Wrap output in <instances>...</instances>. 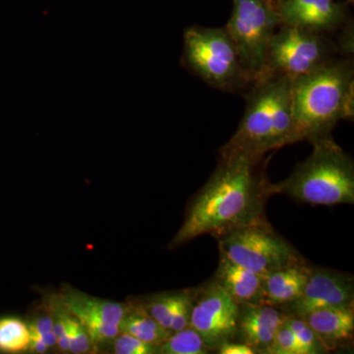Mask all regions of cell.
Returning <instances> with one entry per match:
<instances>
[{
    "mask_svg": "<svg viewBox=\"0 0 354 354\" xmlns=\"http://www.w3.org/2000/svg\"><path fill=\"white\" fill-rule=\"evenodd\" d=\"M179 291L155 295L144 301H137L149 316L157 321L165 329L171 330V315L176 307Z\"/></svg>",
    "mask_w": 354,
    "mask_h": 354,
    "instance_id": "cell-20",
    "label": "cell"
},
{
    "mask_svg": "<svg viewBox=\"0 0 354 354\" xmlns=\"http://www.w3.org/2000/svg\"><path fill=\"white\" fill-rule=\"evenodd\" d=\"M242 155L221 156L218 167L198 192L169 247L177 248L197 237L218 239L234 228L264 218L269 181L260 165Z\"/></svg>",
    "mask_w": 354,
    "mask_h": 354,
    "instance_id": "cell-1",
    "label": "cell"
},
{
    "mask_svg": "<svg viewBox=\"0 0 354 354\" xmlns=\"http://www.w3.org/2000/svg\"><path fill=\"white\" fill-rule=\"evenodd\" d=\"M29 326L17 318L0 319V351L18 353L29 348Z\"/></svg>",
    "mask_w": 354,
    "mask_h": 354,
    "instance_id": "cell-19",
    "label": "cell"
},
{
    "mask_svg": "<svg viewBox=\"0 0 354 354\" xmlns=\"http://www.w3.org/2000/svg\"><path fill=\"white\" fill-rule=\"evenodd\" d=\"M292 81L263 76L252 84L236 131L220 149V156L242 155L264 160L268 153L292 144Z\"/></svg>",
    "mask_w": 354,
    "mask_h": 354,
    "instance_id": "cell-2",
    "label": "cell"
},
{
    "mask_svg": "<svg viewBox=\"0 0 354 354\" xmlns=\"http://www.w3.org/2000/svg\"><path fill=\"white\" fill-rule=\"evenodd\" d=\"M193 290L179 291L176 307L172 311L171 330L177 332L189 327L192 310Z\"/></svg>",
    "mask_w": 354,
    "mask_h": 354,
    "instance_id": "cell-23",
    "label": "cell"
},
{
    "mask_svg": "<svg viewBox=\"0 0 354 354\" xmlns=\"http://www.w3.org/2000/svg\"><path fill=\"white\" fill-rule=\"evenodd\" d=\"M313 267L300 260L263 277V297L261 304L281 308L297 299L302 291Z\"/></svg>",
    "mask_w": 354,
    "mask_h": 354,
    "instance_id": "cell-15",
    "label": "cell"
},
{
    "mask_svg": "<svg viewBox=\"0 0 354 354\" xmlns=\"http://www.w3.org/2000/svg\"><path fill=\"white\" fill-rule=\"evenodd\" d=\"M237 320L239 305L214 279L193 290L189 327L199 333L209 351L235 339Z\"/></svg>",
    "mask_w": 354,
    "mask_h": 354,
    "instance_id": "cell-9",
    "label": "cell"
},
{
    "mask_svg": "<svg viewBox=\"0 0 354 354\" xmlns=\"http://www.w3.org/2000/svg\"><path fill=\"white\" fill-rule=\"evenodd\" d=\"M286 314L265 304L239 305L235 341L250 346L255 353L267 354L274 335L283 325Z\"/></svg>",
    "mask_w": 354,
    "mask_h": 354,
    "instance_id": "cell-13",
    "label": "cell"
},
{
    "mask_svg": "<svg viewBox=\"0 0 354 354\" xmlns=\"http://www.w3.org/2000/svg\"><path fill=\"white\" fill-rule=\"evenodd\" d=\"M270 1L272 2V3H274V6H276V4L278 3L279 0H270Z\"/></svg>",
    "mask_w": 354,
    "mask_h": 354,
    "instance_id": "cell-30",
    "label": "cell"
},
{
    "mask_svg": "<svg viewBox=\"0 0 354 354\" xmlns=\"http://www.w3.org/2000/svg\"><path fill=\"white\" fill-rule=\"evenodd\" d=\"M292 99V144L330 135L339 121L353 118V62L332 59L293 81Z\"/></svg>",
    "mask_w": 354,
    "mask_h": 354,
    "instance_id": "cell-3",
    "label": "cell"
},
{
    "mask_svg": "<svg viewBox=\"0 0 354 354\" xmlns=\"http://www.w3.org/2000/svg\"><path fill=\"white\" fill-rule=\"evenodd\" d=\"M348 4L344 0H279L276 8L279 24L326 35L346 24Z\"/></svg>",
    "mask_w": 354,
    "mask_h": 354,
    "instance_id": "cell-12",
    "label": "cell"
},
{
    "mask_svg": "<svg viewBox=\"0 0 354 354\" xmlns=\"http://www.w3.org/2000/svg\"><path fill=\"white\" fill-rule=\"evenodd\" d=\"M304 319L327 351L348 348L353 341V302L316 310Z\"/></svg>",
    "mask_w": 354,
    "mask_h": 354,
    "instance_id": "cell-14",
    "label": "cell"
},
{
    "mask_svg": "<svg viewBox=\"0 0 354 354\" xmlns=\"http://www.w3.org/2000/svg\"><path fill=\"white\" fill-rule=\"evenodd\" d=\"M267 354H304V349L286 324V319L274 335Z\"/></svg>",
    "mask_w": 354,
    "mask_h": 354,
    "instance_id": "cell-22",
    "label": "cell"
},
{
    "mask_svg": "<svg viewBox=\"0 0 354 354\" xmlns=\"http://www.w3.org/2000/svg\"><path fill=\"white\" fill-rule=\"evenodd\" d=\"M311 143L312 153L288 178L269 184L270 195L286 194L301 203L324 206L353 204V158L330 134Z\"/></svg>",
    "mask_w": 354,
    "mask_h": 354,
    "instance_id": "cell-4",
    "label": "cell"
},
{
    "mask_svg": "<svg viewBox=\"0 0 354 354\" xmlns=\"http://www.w3.org/2000/svg\"><path fill=\"white\" fill-rule=\"evenodd\" d=\"M65 335L69 339V351L73 353H95V342L90 337L87 330L81 325L77 324L76 327L69 328Z\"/></svg>",
    "mask_w": 354,
    "mask_h": 354,
    "instance_id": "cell-25",
    "label": "cell"
},
{
    "mask_svg": "<svg viewBox=\"0 0 354 354\" xmlns=\"http://www.w3.org/2000/svg\"><path fill=\"white\" fill-rule=\"evenodd\" d=\"M214 281L234 299L237 305L261 304L263 297V277L234 264L220 255Z\"/></svg>",
    "mask_w": 354,
    "mask_h": 354,
    "instance_id": "cell-16",
    "label": "cell"
},
{
    "mask_svg": "<svg viewBox=\"0 0 354 354\" xmlns=\"http://www.w3.org/2000/svg\"><path fill=\"white\" fill-rule=\"evenodd\" d=\"M216 351L221 354H255V351L250 346L235 339L225 342Z\"/></svg>",
    "mask_w": 354,
    "mask_h": 354,
    "instance_id": "cell-26",
    "label": "cell"
},
{
    "mask_svg": "<svg viewBox=\"0 0 354 354\" xmlns=\"http://www.w3.org/2000/svg\"><path fill=\"white\" fill-rule=\"evenodd\" d=\"M120 330V333H127L156 346H160L172 333L153 320L136 302L127 306Z\"/></svg>",
    "mask_w": 354,
    "mask_h": 354,
    "instance_id": "cell-17",
    "label": "cell"
},
{
    "mask_svg": "<svg viewBox=\"0 0 354 354\" xmlns=\"http://www.w3.org/2000/svg\"><path fill=\"white\" fill-rule=\"evenodd\" d=\"M279 25L276 6L270 0H232L225 28L252 83L264 76L268 48Z\"/></svg>",
    "mask_w": 354,
    "mask_h": 354,
    "instance_id": "cell-7",
    "label": "cell"
},
{
    "mask_svg": "<svg viewBox=\"0 0 354 354\" xmlns=\"http://www.w3.org/2000/svg\"><path fill=\"white\" fill-rule=\"evenodd\" d=\"M209 351L199 333L191 327L172 332L158 346V353L162 354H206Z\"/></svg>",
    "mask_w": 354,
    "mask_h": 354,
    "instance_id": "cell-18",
    "label": "cell"
},
{
    "mask_svg": "<svg viewBox=\"0 0 354 354\" xmlns=\"http://www.w3.org/2000/svg\"><path fill=\"white\" fill-rule=\"evenodd\" d=\"M57 344L62 351H69V339L66 335L64 334L58 337Z\"/></svg>",
    "mask_w": 354,
    "mask_h": 354,
    "instance_id": "cell-29",
    "label": "cell"
},
{
    "mask_svg": "<svg viewBox=\"0 0 354 354\" xmlns=\"http://www.w3.org/2000/svg\"><path fill=\"white\" fill-rule=\"evenodd\" d=\"M114 342V353L116 354H153L158 353V346L147 344L141 339L127 334L120 333L115 337Z\"/></svg>",
    "mask_w": 354,
    "mask_h": 354,
    "instance_id": "cell-24",
    "label": "cell"
},
{
    "mask_svg": "<svg viewBox=\"0 0 354 354\" xmlns=\"http://www.w3.org/2000/svg\"><path fill=\"white\" fill-rule=\"evenodd\" d=\"M286 322L292 330L298 342L304 349V354H321L328 353L323 348L316 335L309 327L308 324L300 317L286 315Z\"/></svg>",
    "mask_w": 354,
    "mask_h": 354,
    "instance_id": "cell-21",
    "label": "cell"
},
{
    "mask_svg": "<svg viewBox=\"0 0 354 354\" xmlns=\"http://www.w3.org/2000/svg\"><path fill=\"white\" fill-rule=\"evenodd\" d=\"M346 1H348V4H353L354 2V0H346Z\"/></svg>",
    "mask_w": 354,
    "mask_h": 354,
    "instance_id": "cell-31",
    "label": "cell"
},
{
    "mask_svg": "<svg viewBox=\"0 0 354 354\" xmlns=\"http://www.w3.org/2000/svg\"><path fill=\"white\" fill-rule=\"evenodd\" d=\"M30 337H31V339H30L28 351H32L37 353H44L48 351V346L41 339L31 334H30Z\"/></svg>",
    "mask_w": 354,
    "mask_h": 354,
    "instance_id": "cell-28",
    "label": "cell"
},
{
    "mask_svg": "<svg viewBox=\"0 0 354 354\" xmlns=\"http://www.w3.org/2000/svg\"><path fill=\"white\" fill-rule=\"evenodd\" d=\"M344 1H346V0H344ZM346 2H348V1H346Z\"/></svg>",
    "mask_w": 354,
    "mask_h": 354,
    "instance_id": "cell-32",
    "label": "cell"
},
{
    "mask_svg": "<svg viewBox=\"0 0 354 354\" xmlns=\"http://www.w3.org/2000/svg\"><path fill=\"white\" fill-rule=\"evenodd\" d=\"M220 255L260 276L304 258L261 218L218 237Z\"/></svg>",
    "mask_w": 354,
    "mask_h": 354,
    "instance_id": "cell-6",
    "label": "cell"
},
{
    "mask_svg": "<svg viewBox=\"0 0 354 354\" xmlns=\"http://www.w3.org/2000/svg\"><path fill=\"white\" fill-rule=\"evenodd\" d=\"M53 318L50 315H44L34 319V321L29 325V330L39 333V334H46V333L53 330Z\"/></svg>",
    "mask_w": 354,
    "mask_h": 354,
    "instance_id": "cell-27",
    "label": "cell"
},
{
    "mask_svg": "<svg viewBox=\"0 0 354 354\" xmlns=\"http://www.w3.org/2000/svg\"><path fill=\"white\" fill-rule=\"evenodd\" d=\"M353 299V276L313 267L301 295L279 309L286 315L304 318L316 310L351 304Z\"/></svg>",
    "mask_w": 354,
    "mask_h": 354,
    "instance_id": "cell-11",
    "label": "cell"
},
{
    "mask_svg": "<svg viewBox=\"0 0 354 354\" xmlns=\"http://www.w3.org/2000/svg\"><path fill=\"white\" fill-rule=\"evenodd\" d=\"M60 301L87 330L95 344L115 339L127 306L88 295L73 286L62 285L57 293Z\"/></svg>",
    "mask_w": 354,
    "mask_h": 354,
    "instance_id": "cell-10",
    "label": "cell"
},
{
    "mask_svg": "<svg viewBox=\"0 0 354 354\" xmlns=\"http://www.w3.org/2000/svg\"><path fill=\"white\" fill-rule=\"evenodd\" d=\"M184 66L216 90L235 92L253 84L225 27L194 25L184 32Z\"/></svg>",
    "mask_w": 354,
    "mask_h": 354,
    "instance_id": "cell-5",
    "label": "cell"
},
{
    "mask_svg": "<svg viewBox=\"0 0 354 354\" xmlns=\"http://www.w3.org/2000/svg\"><path fill=\"white\" fill-rule=\"evenodd\" d=\"M335 50L326 35L281 25L270 41L264 76H285L293 82L334 59Z\"/></svg>",
    "mask_w": 354,
    "mask_h": 354,
    "instance_id": "cell-8",
    "label": "cell"
}]
</instances>
